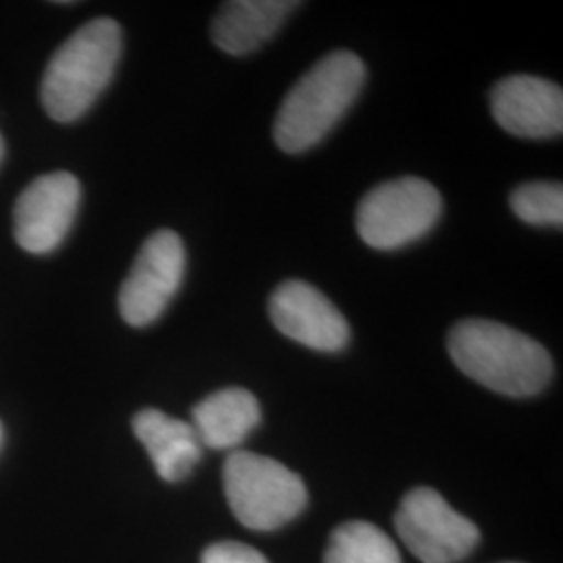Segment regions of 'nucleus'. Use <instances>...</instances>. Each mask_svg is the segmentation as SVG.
<instances>
[{
    "mask_svg": "<svg viewBox=\"0 0 563 563\" xmlns=\"http://www.w3.org/2000/svg\"><path fill=\"white\" fill-rule=\"evenodd\" d=\"M402 544L422 563H457L481 541L478 526L457 514L434 488H413L395 514Z\"/></svg>",
    "mask_w": 563,
    "mask_h": 563,
    "instance_id": "nucleus-6",
    "label": "nucleus"
},
{
    "mask_svg": "<svg viewBox=\"0 0 563 563\" xmlns=\"http://www.w3.org/2000/svg\"><path fill=\"white\" fill-rule=\"evenodd\" d=\"M121 57L118 21H90L60 44L42 80V104L55 121L69 123L95 104L113 80Z\"/></svg>",
    "mask_w": 563,
    "mask_h": 563,
    "instance_id": "nucleus-3",
    "label": "nucleus"
},
{
    "mask_svg": "<svg viewBox=\"0 0 563 563\" xmlns=\"http://www.w3.org/2000/svg\"><path fill=\"white\" fill-rule=\"evenodd\" d=\"M446 349L467 378L505 397H534L553 378V360L543 344L504 323H455Z\"/></svg>",
    "mask_w": 563,
    "mask_h": 563,
    "instance_id": "nucleus-1",
    "label": "nucleus"
},
{
    "mask_svg": "<svg viewBox=\"0 0 563 563\" xmlns=\"http://www.w3.org/2000/svg\"><path fill=\"white\" fill-rule=\"evenodd\" d=\"M490 111L514 136L555 139L563 132L562 86L537 76H509L493 88Z\"/></svg>",
    "mask_w": 563,
    "mask_h": 563,
    "instance_id": "nucleus-10",
    "label": "nucleus"
},
{
    "mask_svg": "<svg viewBox=\"0 0 563 563\" xmlns=\"http://www.w3.org/2000/svg\"><path fill=\"white\" fill-rule=\"evenodd\" d=\"M301 2L292 0H232L223 2L211 25L216 46L234 57L249 55L269 41Z\"/></svg>",
    "mask_w": 563,
    "mask_h": 563,
    "instance_id": "nucleus-12",
    "label": "nucleus"
},
{
    "mask_svg": "<svg viewBox=\"0 0 563 563\" xmlns=\"http://www.w3.org/2000/svg\"><path fill=\"white\" fill-rule=\"evenodd\" d=\"M186 249L172 230H159L142 244L141 253L120 288L121 318L134 328L157 322L180 290Z\"/></svg>",
    "mask_w": 563,
    "mask_h": 563,
    "instance_id": "nucleus-7",
    "label": "nucleus"
},
{
    "mask_svg": "<svg viewBox=\"0 0 563 563\" xmlns=\"http://www.w3.org/2000/svg\"><path fill=\"white\" fill-rule=\"evenodd\" d=\"M132 430L165 483L186 481L201 462L202 444L192 423L159 409H142L132 420Z\"/></svg>",
    "mask_w": 563,
    "mask_h": 563,
    "instance_id": "nucleus-11",
    "label": "nucleus"
},
{
    "mask_svg": "<svg viewBox=\"0 0 563 563\" xmlns=\"http://www.w3.org/2000/svg\"><path fill=\"white\" fill-rule=\"evenodd\" d=\"M269 320L290 341L322 353H339L351 341V328L322 290L302 280H286L269 297Z\"/></svg>",
    "mask_w": 563,
    "mask_h": 563,
    "instance_id": "nucleus-9",
    "label": "nucleus"
},
{
    "mask_svg": "<svg viewBox=\"0 0 563 563\" xmlns=\"http://www.w3.org/2000/svg\"><path fill=\"white\" fill-rule=\"evenodd\" d=\"M365 65L351 51L318 60L284 97L274 121V141L284 153H305L336 128L365 84Z\"/></svg>",
    "mask_w": 563,
    "mask_h": 563,
    "instance_id": "nucleus-2",
    "label": "nucleus"
},
{
    "mask_svg": "<svg viewBox=\"0 0 563 563\" xmlns=\"http://www.w3.org/2000/svg\"><path fill=\"white\" fill-rule=\"evenodd\" d=\"M202 563H269L251 544L223 541L211 544L202 553Z\"/></svg>",
    "mask_w": 563,
    "mask_h": 563,
    "instance_id": "nucleus-16",
    "label": "nucleus"
},
{
    "mask_svg": "<svg viewBox=\"0 0 563 563\" xmlns=\"http://www.w3.org/2000/svg\"><path fill=\"white\" fill-rule=\"evenodd\" d=\"M0 441H2V423H0Z\"/></svg>",
    "mask_w": 563,
    "mask_h": 563,
    "instance_id": "nucleus-18",
    "label": "nucleus"
},
{
    "mask_svg": "<svg viewBox=\"0 0 563 563\" xmlns=\"http://www.w3.org/2000/svg\"><path fill=\"white\" fill-rule=\"evenodd\" d=\"M514 213L530 225L563 223V186L560 181H528L511 192Z\"/></svg>",
    "mask_w": 563,
    "mask_h": 563,
    "instance_id": "nucleus-15",
    "label": "nucleus"
},
{
    "mask_svg": "<svg viewBox=\"0 0 563 563\" xmlns=\"http://www.w3.org/2000/svg\"><path fill=\"white\" fill-rule=\"evenodd\" d=\"M323 563H402L393 539L376 523L346 522L328 541Z\"/></svg>",
    "mask_w": 563,
    "mask_h": 563,
    "instance_id": "nucleus-14",
    "label": "nucleus"
},
{
    "mask_svg": "<svg viewBox=\"0 0 563 563\" xmlns=\"http://www.w3.org/2000/svg\"><path fill=\"white\" fill-rule=\"evenodd\" d=\"M501 563H518V562H501Z\"/></svg>",
    "mask_w": 563,
    "mask_h": 563,
    "instance_id": "nucleus-19",
    "label": "nucleus"
},
{
    "mask_svg": "<svg viewBox=\"0 0 563 563\" xmlns=\"http://www.w3.org/2000/svg\"><path fill=\"white\" fill-rule=\"evenodd\" d=\"M81 188L67 172L44 174L32 181L15 202V241L27 253H51L71 230Z\"/></svg>",
    "mask_w": 563,
    "mask_h": 563,
    "instance_id": "nucleus-8",
    "label": "nucleus"
},
{
    "mask_svg": "<svg viewBox=\"0 0 563 563\" xmlns=\"http://www.w3.org/2000/svg\"><path fill=\"white\" fill-rule=\"evenodd\" d=\"M443 213L441 192L422 178L405 176L369 190L357 209V232L376 251H397L423 239Z\"/></svg>",
    "mask_w": 563,
    "mask_h": 563,
    "instance_id": "nucleus-5",
    "label": "nucleus"
},
{
    "mask_svg": "<svg viewBox=\"0 0 563 563\" xmlns=\"http://www.w3.org/2000/svg\"><path fill=\"white\" fill-rule=\"evenodd\" d=\"M262 422V407L246 388H222L192 409V428L202 446L213 451L236 449Z\"/></svg>",
    "mask_w": 563,
    "mask_h": 563,
    "instance_id": "nucleus-13",
    "label": "nucleus"
},
{
    "mask_svg": "<svg viewBox=\"0 0 563 563\" xmlns=\"http://www.w3.org/2000/svg\"><path fill=\"white\" fill-rule=\"evenodd\" d=\"M223 490L234 518L251 530H276L307 505V486L284 463L251 451H234L223 463Z\"/></svg>",
    "mask_w": 563,
    "mask_h": 563,
    "instance_id": "nucleus-4",
    "label": "nucleus"
},
{
    "mask_svg": "<svg viewBox=\"0 0 563 563\" xmlns=\"http://www.w3.org/2000/svg\"><path fill=\"white\" fill-rule=\"evenodd\" d=\"M2 155H4V144H2V136H0V163H2Z\"/></svg>",
    "mask_w": 563,
    "mask_h": 563,
    "instance_id": "nucleus-17",
    "label": "nucleus"
}]
</instances>
